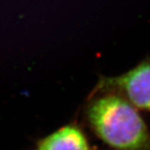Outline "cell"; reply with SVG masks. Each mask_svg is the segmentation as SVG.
Returning <instances> with one entry per match:
<instances>
[{"label":"cell","mask_w":150,"mask_h":150,"mask_svg":"<svg viewBox=\"0 0 150 150\" xmlns=\"http://www.w3.org/2000/svg\"><path fill=\"white\" fill-rule=\"evenodd\" d=\"M88 120L101 140L116 150H150V133L141 116L121 95L108 92L93 100Z\"/></svg>","instance_id":"cell-1"},{"label":"cell","mask_w":150,"mask_h":150,"mask_svg":"<svg viewBox=\"0 0 150 150\" xmlns=\"http://www.w3.org/2000/svg\"><path fill=\"white\" fill-rule=\"evenodd\" d=\"M100 86L121 95L136 108L150 111V61L119 77L103 80Z\"/></svg>","instance_id":"cell-2"},{"label":"cell","mask_w":150,"mask_h":150,"mask_svg":"<svg viewBox=\"0 0 150 150\" xmlns=\"http://www.w3.org/2000/svg\"><path fill=\"white\" fill-rule=\"evenodd\" d=\"M38 150H90V148L79 128L67 126L42 140Z\"/></svg>","instance_id":"cell-3"}]
</instances>
